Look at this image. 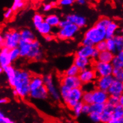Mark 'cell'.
<instances>
[{
	"mask_svg": "<svg viewBox=\"0 0 123 123\" xmlns=\"http://www.w3.org/2000/svg\"><path fill=\"white\" fill-rule=\"evenodd\" d=\"M49 93L45 86L35 90L31 91L29 96L31 98L35 100H45L49 97Z\"/></svg>",
	"mask_w": 123,
	"mask_h": 123,
	"instance_id": "cell-15",
	"label": "cell"
},
{
	"mask_svg": "<svg viewBox=\"0 0 123 123\" xmlns=\"http://www.w3.org/2000/svg\"><path fill=\"white\" fill-rule=\"evenodd\" d=\"M93 69L98 77H102L112 75L114 68L111 63H106L97 61L93 65Z\"/></svg>",
	"mask_w": 123,
	"mask_h": 123,
	"instance_id": "cell-6",
	"label": "cell"
},
{
	"mask_svg": "<svg viewBox=\"0 0 123 123\" xmlns=\"http://www.w3.org/2000/svg\"><path fill=\"white\" fill-rule=\"evenodd\" d=\"M92 93H93V103L105 105L108 102V99L109 98L108 92L95 88L92 92Z\"/></svg>",
	"mask_w": 123,
	"mask_h": 123,
	"instance_id": "cell-12",
	"label": "cell"
},
{
	"mask_svg": "<svg viewBox=\"0 0 123 123\" xmlns=\"http://www.w3.org/2000/svg\"><path fill=\"white\" fill-rule=\"evenodd\" d=\"M9 56L12 62L16 61L19 57H20V50H19V47L14 48V49L10 50Z\"/></svg>",
	"mask_w": 123,
	"mask_h": 123,
	"instance_id": "cell-35",
	"label": "cell"
},
{
	"mask_svg": "<svg viewBox=\"0 0 123 123\" xmlns=\"http://www.w3.org/2000/svg\"><path fill=\"white\" fill-rule=\"evenodd\" d=\"M69 23L68 22V20H66V19H63V20H61V22H60L59 23V28H64L65 26H66V25H67Z\"/></svg>",
	"mask_w": 123,
	"mask_h": 123,
	"instance_id": "cell-50",
	"label": "cell"
},
{
	"mask_svg": "<svg viewBox=\"0 0 123 123\" xmlns=\"http://www.w3.org/2000/svg\"><path fill=\"white\" fill-rule=\"evenodd\" d=\"M31 49L27 57L29 59H35L37 61L41 60L43 58V52L39 41L35 40L31 43Z\"/></svg>",
	"mask_w": 123,
	"mask_h": 123,
	"instance_id": "cell-11",
	"label": "cell"
},
{
	"mask_svg": "<svg viewBox=\"0 0 123 123\" xmlns=\"http://www.w3.org/2000/svg\"><path fill=\"white\" fill-rule=\"evenodd\" d=\"M21 40H23L28 43H31L34 41L35 40V37L34 34L32 31L29 29L25 28V29H22L20 32Z\"/></svg>",
	"mask_w": 123,
	"mask_h": 123,
	"instance_id": "cell-21",
	"label": "cell"
},
{
	"mask_svg": "<svg viewBox=\"0 0 123 123\" xmlns=\"http://www.w3.org/2000/svg\"><path fill=\"white\" fill-rule=\"evenodd\" d=\"M96 49L94 46H84L81 45L77 50L76 52V56L86 57L88 59H92L93 53Z\"/></svg>",
	"mask_w": 123,
	"mask_h": 123,
	"instance_id": "cell-18",
	"label": "cell"
},
{
	"mask_svg": "<svg viewBox=\"0 0 123 123\" xmlns=\"http://www.w3.org/2000/svg\"><path fill=\"white\" fill-rule=\"evenodd\" d=\"M50 4H51V6H52V7L53 8V7H56V6H57L58 2H57V1H51V2H50Z\"/></svg>",
	"mask_w": 123,
	"mask_h": 123,
	"instance_id": "cell-58",
	"label": "cell"
},
{
	"mask_svg": "<svg viewBox=\"0 0 123 123\" xmlns=\"http://www.w3.org/2000/svg\"><path fill=\"white\" fill-rule=\"evenodd\" d=\"M74 2V0H60L58 1V4L63 7H66L72 6Z\"/></svg>",
	"mask_w": 123,
	"mask_h": 123,
	"instance_id": "cell-46",
	"label": "cell"
},
{
	"mask_svg": "<svg viewBox=\"0 0 123 123\" xmlns=\"http://www.w3.org/2000/svg\"><path fill=\"white\" fill-rule=\"evenodd\" d=\"M10 49L6 47L1 48L0 52V67L4 68L8 66H10L12 61L9 56Z\"/></svg>",
	"mask_w": 123,
	"mask_h": 123,
	"instance_id": "cell-16",
	"label": "cell"
},
{
	"mask_svg": "<svg viewBox=\"0 0 123 123\" xmlns=\"http://www.w3.org/2000/svg\"><path fill=\"white\" fill-rule=\"evenodd\" d=\"M107 103L111 105L114 107L117 106L119 105V98H117V97L114 96H109Z\"/></svg>",
	"mask_w": 123,
	"mask_h": 123,
	"instance_id": "cell-44",
	"label": "cell"
},
{
	"mask_svg": "<svg viewBox=\"0 0 123 123\" xmlns=\"http://www.w3.org/2000/svg\"><path fill=\"white\" fill-rule=\"evenodd\" d=\"M114 108L115 107L107 103L105 105L104 111L100 114V123H109L112 118V114Z\"/></svg>",
	"mask_w": 123,
	"mask_h": 123,
	"instance_id": "cell-17",
	"label": "cell"
},
{
	"mask_svg": "<svg viewBox=\"0 0 123 123\" xmlns=\"http://www.w3.org/2000/svg\"><path fill=\"white\" fill-rule=\"evenodd\" d=\"M118 29V25L115 22L112 21L111 23L108 25L105 29L106 30V39L112 38L115 36V33Z\"/></svg>",
	"mask_w": 123,
	"mask_h": 123,
	"instance_id": "cell-25",
	"label": "cell"
},
{
	"mask_svg": "<svg viewBox=\"0 0 123 123\" xmlns=\"http://www.w3.org/2000/svg\"><path fill=\"white\" fill-rule=\"evenodd\" d=\"M114 57H115V55L114 53L108 50H106V51L100 53L99 57H98V61L106 63H111Z\"/></svg>",
	"mask_w": 123,
	"mask_h": 123,
	"instance_id": "cell-24",
	"label": "cell"
},
{
	"mask_svg": "<svg viewBox=\"0 0 123 123\" xmlns=\"http://www.w3.org/2000/svg\"><path fill=\"white\" fill-rule=\"evenodd\" d=\"M112 118H123V106L120 104L115 107L112 114Z\"/></svg>",
	"mask_w": 123,
	"mask_h": 123,
	"instance_id": "cell-32",
	"label": "cell"
},
{
	"mask_svg": "<svg viewBox=\"0 0 123 123\" xmlns=\"http://www.w3.org/2000/svg\"><path fill=\"white\" fill-rule=\"evenodd\" d=\"M105 109L104 104H99V103H93L91 105V109L92 112H96L101 114Z\"/></svg>",
	"mask_w": 123,
	"mask_h": 123,
	"instance_id": "cell-38",
	"label": "cell"
},
{
	"mask_svg": "<svg viewBox=\"0 0 123 123\" xmlns=\"http://www.w3.org/2000/svg\"><path fill=\"white\" fill-rule=\"evenodd\" d=\"M35 28L37 29V31L44 37L50 34L52 31V27L45 21L38 25L37 27H35Z\"/></svg>",
	"mask_w": 123,
	"mask_h": 123,
	"instance_id": "cell-26",
	"label": "cell"
},
{
	"mask_svg": "<svg viewBox=\"0 0 123 123\" xmlns=\"http://www.w3.org/2000/svg\"><path fill=\"white\" fill-rule=\"evenodd\" d=\"M0 72H1V73L4 72V69L1 67H0Z\"/></svg>",
	"mask_w": 123,
	"mask_h": 123,
	"instance_id": "cell-60",
	"label": "cell"
},
{
	"mask_svg": "<svg viewBox=\"0 0 123 123\" xmlns=\"http://www.w3.org/2000/svg\"><path fill=\"white\" fill-rule=\"evenodd\" d=\"M8 102V99L6 98H1L0 99V103L1 104H6Z\"/></svg>",
	"mask_w": 123,
	"mask_h": 123,
	"instance_id": "cell-54",
	"label": "cell"
},
{
	"mask_svg": "<svg viewBox=\"0 0 123 123\" xmlns=\"http://www.w3.org/2000/svg\"><path fill=\"white\" fill-rule=\"evenodd\" d=\"M77 2L80 5H84L86 4V0H77Z\"/></svg>",
	"mask_w": 123,
	"mask_h": 123,
	"instance_id": "cell-56",
	"label": "cell"
},
{
	"mask_svg": "<svg viewBox=\"0 0 123 123\" xmlns=\"http://www.w3.org/2000/svg\"><path fill=\"white\" fill-rule=\"evenodd\" d=\"M44 40H45V41L50 42L54 40L55 37H54V35H53V34H49V35H45V36H44Z\"/></svg>",
	"mask_w": 123,
	"mask_h": 123,
	"instance_id": "cell-51",
	"label": "cell"
},
{
	"mask_svg": "<svg viewBox=\"0 0 123 123\" xmlns=\"http://www.w3.org/2000/svg\"><path fill=\"white\" fill-rule=\"evenodd\" d=\"M109 96L120 98L123 94V82L115 80L108 90Z\"/></svg>",
	"mask_w": 123,
	"mask_h": 123,
	"instance_id": "cell-14",
	"label": "cell"
},
{
	"mask_svg": "<svg viewBox=\"0 0 123 123\" xmlns=\"http://www.w3.org/2000/svg\"><path fill=\"white\" fill-rule=\"evenodd\" d=\"M52 8L53 7L50 3H45L43 6V11L45 12H49V11L51 10Z\"/></svg>",
	"mask_w": 123,
	"mask_h": 123,
	"instance_id": "cell-49",
	"label": "cell"
},
{
	"mask_svg": "<svg viewBox=\"0 0 123 123\" xmlns=\"http://www.w3.org/2000/svg\"><path fill=\"white\" fill-rule=\"evenodd\" d=\"M44 86V78L40 76H34L31 77L30 81L31 91L35 90Z\"/></svg>",
	"mask_w": 123,
	"mask_h": 123,
	"instance_id": "cell-22",
	"label": "cell"
},
{
	"mask_svg": "<svg viewBox=\"0 0 123 123\" xmlns=\"http://www.w3.org/2000/svg\"><path fill=\"white\" fill-rule=\"evenodd\" d=\"M117 56L120 59V60L123 63V51L118 52L117 55Z\"/></svg>",
	"mask_w": 123,
	"mask_h": 123,
	"instance_id": "cell-53",
	"label": "cell"
},
{
	"mask_svg": "<svg viewBox=\"0 0 123 123\" xmlns=\"http://www.w3.org/2000/svg\"><path fill=\"white\" fill-rule=\"evenodd\" d=\"M106 45H107V50L111 51L112 53H115L117 52V47L116 44H115V41L114 40V38H112L106 39Z\"/></svg>",
	"mask_w": 123,
	"mask_h": 123,
	"instance_id": "cell-34",
	"label": "cell"
},
{
	"mask_svg": "<svg viewBox=\"0 0 123 123\" xmlns=\"http://www.w3.org/2000/svg\"><path fill=\"white\" fill-rule=\"evenodd\" d=\"M84 90L82 88H76L71 90L69 96L65 103L69 109H72L76 105L82 101Z\"/></svg>",
	"mask_w": 123,
	"mask_h": 123,
	"instance_id": "cell-7",
	"label": "cell"
},
{
	"mask_svg": "<svg viewBox=\"0 0 123 123\" xmlns=\"http://www.w3.org/2000/svg\"><path fill=\"white\" fill-rule=\"evenodd\" d=\"M80 69L77 66L72 64L65 71V75L71 76V77H76L79 75L80 73Z\"/></svg>",
	"mask_w": 123,
	"mask_h": 123,
	"instance_id": "cell-29",
	"label": "cell"
},
{
	"mask_svg": "<svg viewBox=\"0 0 123 123\" xmlns=\"http://www.w3.org/2000/svg\"><path fill=\"white\" fill-rule=\"evenodd\" d=\"M114 40L115 41V44L117 47V52H120V51L123 50V37L121 34H117L114 37Z\"/></svg>",
	"mask_w": 123,
	"mask_h": 123,
	"instance_id": "cell-30",
	"label": "cell"
},
{
	"mask_svg": "<svg viewBox=\"0 0 123 123\" xmlns=\"http://www.w3.org/2000/svg\"><path fill=\"white\" fill-rule=\"evenodd\" d=\"M65 19L69 23L75 25L78 28H83L87 24V19L84 16L77 14H69L66 16Z\"/></svg>",
	"mask_w": 123,
	"mask_h": 123,
	"instance_id": "cell-13",
	"label": "cell"
},
{
	"mask_svg": "<svg viewBox=\"0 0 123 123\" xmlns=\"http://www.w3.org/2000/svg\"><path fill=\"white\" fill-rule=\"evenodd\" d=\"M111 22L112 21L109 18L104 16L100 18L99 20L97 21L95 25L96 26H98L106 29L108 26V25L111 23Z\"/></svg>",
	"mask_w": 123,
	"mask_h": 123,
	"instance_id": "cell-31",
	"label": "cell"
},
{
	"mask_svg": "<svg viewBox=\"0 0 123 123\" xmlns=\"http://www.w3.org/2000/svg\"><path fill=\"white\" fill-rule=\"evenodd\" d=\"M90 120L94 123H100V114L96 112H92L90 114L88 115Z\"/></svg>",
	"mask_w": 123,
	"mask_h": 123,
	"instance_id": "cell-42",
	"label": "cell"
},
{
	"mask_svg": "<svg viewBox=\"0 0 123 123\" xmlns=\"http://www.w3.org/2000/svg\"><path fill=\"white\" fill-rule=\"evenodd\" d=\"M44 78V86L46 87L49 95L56 101H58L61 99V96L59 90H58L56 86H55L53 78L51 75H47L43 77Z\"/></svg>",
	"mask_w": 123,
	"mask_h": 123,
	"instance_id": "cell-5",
	"label": "cell"
},
{
	"mask_svg": "<svg viewBox=\"0 0 123 123\" xmlns=\"http://www.w3.org/2000/svg\"><path fill=\"white\" fill-rule=\"evenodd\" d=\"M71 90L72 89L66 87V86H64V85H61V87H60L59 88V92L60 94H61V99H62L64 103L66 102V100H67L69 96Z\"/></svg>",
	"mask_w": 123,
	"mask_h": 123,
	"instance_id": "cell-28",
	"label": "cell"
},
{
	"mask_svg": "<svg viewBox=\"0 0 123 123\" xmlns=\"http://www.w3.org/2000/svg\"><path fill=\"white\" fill-rule=\"evenodd\" d=\"M32 20L34 26L37 27L38 25H39L45 21V18L41 14L37 13L33 16Z\"/></svg>",
	"mask_w": 123,
	"mask_h": 123,
	"instance_id": "cell-37",
	"label": "cell"
},
{
	"mask_svg": "<svg viewBox=\"0 0 123 123\" xmlns=\"http://www.w3.org/2000/svg\"><path fill=\"white\" fill-rule=\"evenodd\" d=\"M119 104L123 106V94L119 98Z\"/></svg>",
	"mask_w": 123,
	"mask_h": 123,
	"instance_id": "cell-57",
	"label": "cell"
},
{
	"mask_svg": "<svg viewBox=\"0 0 123 123\" xmlns=\"http://www.w3.org/2000/svg\"><path fill=\"white\" fill-rule=\"evenodd\" d=\"M61 20L59 17L56 14H50L45 18V22L50 25L52 28L58 27Z\"/></svg>",
	"mask_w": 123,
	"mask_h": 123,
	"instance_id": "cell-27",
	"label": "cell"
},
{
	"mask_svg": "<svg viewBox=\"0 0 123 123\" xmlns=\"http://www.w3.org/2000/svg\"><path fill=\"white\" fill-rule=\"evenodd\" d=\"M80 28L72 23H68L64 28H59L57 31V37L59 40H67L72 39L79 31Z\"/></svg>",
	"mask_w": 123,
	"mask_h": 123,
	"instance_id": "cell-4",
	"label": "cell"
},
{
	"mask_svg": "<svg viewBox=\"0 0 123 123\" xmlns=\"http://www.w3.org/2000/svg\"><path fill=\"white\" fill-rule=\"evenodd\" d=\"M109 123H123V118L121 119H115L112 118Z\"/></svg>",
	"mask_w": 123,
	"mask_h": 123,
	"instance_id": "cell-52",
	"label": "cell"
},
{
	"mask_svg": "<svg viewBox=\"0 0 123 123\" xmlns=\"http://www.w3.org/2000/svg\"><path fill=\"white\" fill-rule=\"evenodd\" d=\"M73 62V64L77 66L80 69V71H82V70H84L89 68L92 63L90 59L78 56H75Z\"/></svg>",
	"mask_w": 123,
	"mask_h": 123,
	"instance_id": "cell-20",
	"label": "cell"
},
{
	"mask_svg": "<svg viewBox=\"0 0 123 123\" xmlns=\"http://www.w3.org/2000/svg\"><path fill=\"white\" fill-rule=\"evenodd\" d=\"M121 35H122V37H123V28L121 30Z\"/></svg>",
	"mask_w": 123,
	"mask_h": 123,
	"instance_id": "cell-61",
	"label": "cell"
},
{
	"mask_svg": "<svg viewBox=\"0 0 123 123\" xmlns=\"http://www.w3.org/2000/svg\"><path fill=\"white\" fill-rule=\"evenodd\" d=\"M112 75L115 80L123 82V69L114 68Z\"/></svg>",
	"mask_w": 123,
	"mask_h": 123,
	"instance_id": "cell-40",
	"label": "cell"
},
{
	"mask_svg": "<svg viewBox=\"0 0 123 123\" xmlns=\"http://www.w3.org/2000/svg\"><path fill=\"white\" fill-rule=\"evenodd\" d=\"M78 77L82 84L92 83L98 78V75L96 71L94 69L91 68H88L86 69L81 71Z\"/></svg>",
	"mask_w": 123,
	"mask_h": 123,
	"instance_id": "cell-8",
	"label": "cell"
},
{
	"mask_svg": "<svg viewBox=\"0 0 123 123\" xmlns=\"http://www.w3.org/2000/svg\"><path fill=\"white\" fill-rule=\"evenodd\" d=\"M111 64L114 68L123 69V63L120 61V59L117 56V55L115 56L114 58L113 59Z\"/></svg>",
	"mask_w": 123,
	"mask_h": 123,
	"instance_id": "cell-41",
	"label": "cell"
},
{
	"mask_svg": "<svg viewBox=\"0 0 123 123\" xmlns=\"http://www.w3.org/2000/svg\"><path fill=\"white\" fill-rule=\"evenodd\" d=\"M82 102L85 104L92 105L93 103L92 92H84L82 96Z\"/></svg>",
	"mask_w": 123,
	"mask_h": 123,
	"instance_id": "cell-33",
	"label": "cell"
},
{
	"mask_svg": "<svg viewBox=\"0 0 123 123\" xmlns=\"http://www.w3.org/2000/svg\"><path fill=\"white\" fill-rule=\"evenodd\" d=\"M94 47L99 52H103V51H106L107 50V45H106V40L105 41H101L97 44L96 45H94Z\"/></svg>",
	"mask_w": 123,
	"mask_h": 123,
	"instance_id": "cell-43",
	"label": "cell"
},
{
	"mask_svg": "<svg viewBox=\"0 0 123 123\" xmlns=\"http://www.w3.org/2000/svg\"><path fill=\"white\" fill-rule=\"evenodd\" d=\"M84 37L88 39L94 46L100 42L106 40V30L95 25L86 31Z\"/></svg>",
	"mask_w": 123,
	"mask_h": 123,
	"instance_id": "cell-2",
	"label": "cell"
},
{
	"mask_svg": "<svg viewBox=\"0 0 123 123\" xmlns=\"http://www.w3.org/2000/svg\"><path fill=\"white\" fill-rule=\"evenodd\" d=\"M3 69L4 73L6 74L8 84L12 87H13L14 81H15L16 78L17 69L14 68V66H13L12 65L7 66Z\"/></svg>",
	"mask_w": 123,
	"mask_h": 123,
	"instance_id": "cell-19",
	"label": "cell"
},
{
	"mask_svg": "<svg viewBox=\"0 0 123 123\" xmlns=\"http://www.w3.org/2000/svg\"><path fill=\"white\" fill-rule=\"evenodd\" d=\"M12 93H13V94L14 96H16H16H19V94H18V92H17V91L16 90L13 89V92H12Z\"/></svg>",
	"mask_w": 123,
	"mask_h": 123,
	"instance_id": "cell-59",
	"label": "cell"
},
{
	"mask_svg": "<svg viewBox=\"0 0 123 123\" xmlns=\"http://www.w3.org/2000/svg\"><path fill=\"white\" fill-rule=\"evenodd\" d=\"M0 123H15V122L7 117L2 112H0Z\"/></svg>",
	"mask_w": 123,
	"mask_h": 123,
	"instance_id": "cell-45",
	"label": "cell"
},
{
	"mask_svg": "<svg viewBox=\"0 0 123 123\" xmlns=\"http://www.w3.org/2000/svg\"><path fill=\"white\" fill-rule=\"evenodd\" d=\"M69 123H73L72 122H69Z\"/></svg>",
	"mask_w": 123,
	"mask_h": 123,
	"instance_id": "cell-62",
	"label": "cell"
},
{
	"mask_svg": "<svg viewBox=\"0 0 123 123\" xmlns=\"http://www.w3.org/2000/svg\"><path fill=\"white\" fill-rule=\"evenodd\" d=\"M19 50H20V57H27L31 49V45L30 43H28L23 40H20L19 44Z\"/></svg>",
	"mask_w": 123,
	"mask_h": 123,
	"instance_id": "cell-23",
	"label": "cell"
},
{
	"mask_svg": "<svg viewBox=\"0 0 123 123\" xmlns=\"http://www.w3.org/2000/svg\"><path fill=\"white\" fill-rule=\"evenodd\" d=\"M13 12H14L12 10V8H8V9L6 10L4 12V14H3L4 18L6 19H10V18L12 16V15H13Z\"/></svg>",
	"mask_w": 123,
	"mask_h": 123,
	"instance_id": "cell-48",
	"label": "cell"
},
{
	"mask_svg": "<svg viewBox=\"0 0 123 123\" xmlns=\"http://www.w3.org/2000/svg\"><path fill=\"white\" fill-rule=\"evenodd\" d=\"M84 103L82 102H80L74 107L72 109V112H73L74 115L75 117H79L82 114V109Z\"/></svg>",
	"mask_w": 123,
	"mask_h": 123,
	"instance_id": "cell-36",
	"label": "cell"
},
{
	"mask_svg": "<svg viewBox=\"0 0 123 123\" xmlns=\"http://www.w3.org/2000/svg\"><path fill=\"white\" fill-rule=\"evenodd\" d=\"M91 112H92V109H91L90 105L84 103L82 109V114L88 115Z\"/></svg>",
	"mask_w": 123,
	"mask_h": 123,
	"instance_id": "cell-47",
	"label": "cell"
},
{
	"mask_svg": "<svg viewBox=\"0 0 123 123\" xmlns=\"http://www.w3.org/2000/svg\"><path fill=\"white\" fill-rule=\"evenodd\" d=\"M61 84L64 85L71 89H74L76 88H81L82 84L78 76L71 77L65 75L62 78Z\"/></svg>",
	"mask_w": 123,
	"mask_h": 123,
	"instance_id": "cell-10",
	"label": "cell"
},
{
	"mask_svg": "<svg viewBox=\"0 0 123 123\" xmlns=\"http://www.w3.org/2000/svg\"><path fill=\"white\" fill-rule=\"evenodd\" d=\"M4 39L2 35L0 36V44H1V47L2 48L4 47Z\"/></svg>",
	"mask_w": 123,
	"mask_h": 123,
	"instance_id": "cell-55",
	"label": "cell"
},
{
	"mask_svg": "<svg viewBox=\"0 0 123 123\" xmlns=\"http://www.w3.org/2000/svg\"><path fill=\"white\" fill-rule=\"evenodd\" d=\"M25 5V2L23 1H22V0H14L13 1L11 8H12L13 12H16V11H18V10H20L21 8H23Z\"/></svg>",
	"mask_w": 123,
	"mask_h": 123,
	"instance_id": "cell-39",
	"label": "cell"
},
{
	"mask_svg": "<svg viewBox=\"0 0 123 123\" xmlns=\"http://www.w3.org/2000/svg\"><path fill=\"white\" fill-rule=\"evenodd\" d=\"M31 75L28 71L17 69V75L14 81L13 89L18 92L19 96L25 98L29 96L31 92L30 81Z\"/></svg>",
	"mask_w": 123,
	"mask_h": 123,
	"instance_id": "cell-1",
	"label": "cell"
},
{
	"mask_svg": "<svg viewBox=\"0 0 123 123\" xmlns=\"http://www.w3.org/2000/svg\"><path fill=\"white\" fill-rule=\"evenodd\" d=\"M2 36L4 39V47L8 48L10 50L18 47L21 40L20 32L14 30L8 31L5 32Z\"/></svg>",
	"mask_w": 123,
	"mask_h": 123,
	"instance_id": "cell-3",
	"label": "cell"
},
{
	"mask_svg": "<svg viewBox=\"0 0 123 123\" xmlns=\"http://www.w3.org/2000/svg\"><path fill=\"white\" fill-rule=\"evenodd\" d=\"M115 78L113 75L98 77L96 80L95 86L98 89L108 92V90L110 88L112 84L115 81Z\"/></svg>",
	"mask_w": 123,
	"mask_h": 123,
	"instance_id": "cell-9",
	"label": "cell"
}]
</instances>
